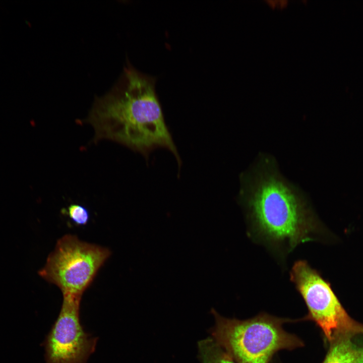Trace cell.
I'll return each instance as SVG.
<instances>
[{"instance_id":"obj_1","label":"cell","mask_w":363,"mask_h":363,"mask_svg":"<svg viewBox=\"0 0 363 363\" xmlns=\"http://www.w3.org/2000/svg\"><path fill=\"white\" fill-rule=\"evenodd\" d=\"M239 178L247 234L279 263L298 245L320 240L324 229L310 202L280 173L274 157L260 154Z\"/></svg>"},{"instance_id":"obj_2","label":"cell","mask_w":363,"mask_h":363,"mask_svg":"<svg viewBox=\"0 0 363 363\" xmlns=\"http://www.w3.org/2000/svg\"><path fill=\"white\" fill-rule=\"evenodd\" d=\"M156 78L128 61L112 88L96 97L86 119L95 131V141L111 140L146 158L159 147L167 148L182 161L165 124L155 90Z\"/></svg>"},{"instance_id":"obj_3","label":"cell","mask_w":363,"mask_h":363,"mask_svg":"<svg viewBox=\"0 0 363 363\" xmlns=\"http://www.w3.org/2000/svg\"><path fill=\"white\" fill-rule=\"evenodd\" d=\"M213 314V339L237 363H269L276 352L302 346L299 339L283 329L286 319L262 314L239 320L215 311Z\"/></svg>"},{"instance_id":"obj_4","label":"cell","mask_w":363,"mask_h":363,"mask_svg":"<svg viewBox=\"0 0 363 363\" xmlns=\"http://www.w3.org/2000/svg\"><path fill=\"white\" fill-rule=\"evenodd\" d=\"M110 254L107 248L67 234L57 240L38 274L57 286L63 295L82 297Z\"/></svg>"},{"instance_id":"obj_5","label":"cell","mask_w":363,"mask_h":363,"mask_svg":"<svg viewBox=\"0 0 363 363\" xmlns=\"http://www.w3.org/2000/svg\"><path fill=\"white\" fill-rule=\"evenodd\" d=\"M289 275L307 307L306 318L317 324L328 342L340 336L363 335V324L348 315L330 284L307 261H295Z\"/></svg>"},{"instance_id":"obj_6","label":"cell","mask_w":363,"mask_h":363,"mask_svg":"<svg viewBox=\"0 0 363 363\" xmlns=\"http://www.w3.org/2000/svg\"><path fill=\"white\" fill-rule=\"evenodd\" d=\"M81 297L63 295L58 316L45 341L46 363H86L97 339L86 333L80 322Z\"/></svg>"},{"instance_id":"obj_7","label":"cell","mask_w":363,"mask_h":363,"mask_svg":"<svg viewBox=\"0 0 363 363\" xmlns=\"http://www.w3.org/2000/svg\"><path fill=\"white\" fill-rule=\"evenodd\" d=\"M351 336H340L330 343V346L322 363H356L361 348Z\"/></svg>"},{"instance_id":"obj_8","label":"cell","mask_w":363,"mask_h":363,"mask_svg":"<svg viewBox=\"0 0 363 363\" xmlns=\"http://www.w3.org/2000/svg\"><path fill=\"white\" fill-rule=\"evenodd\" d=\"M202 363H237L213 339H206L199 343Z\"/></svg>"},{"instance_id":"obj_9","label":"cell","mask_w":363,"mask_h":363,"mask_svg":"<svg viewBox=\"0 0 363 363\" xmlns=\"http://www.w3.org/2000/svg\"><path fill=\"white\" fill-rule=\"evenodd\" d=\"M63 213L68 216L72 221L78 226L85 225L88 222L90 214L84 206L78 204H71L67 209L62 210Z\"/></svg>"},{"instance_id":"obj_10","label":"cell","mask_w":363,"mask_h":363,"mask_svg":"<svg viewBox=\"0 0 363 363\" xmlns=\"http://www.w3.org/2000/svg\"><path fill=\"white\" fill-rule=\"evenodd\" d=\"M356 363H363V348H361Z\"/></svg>"}]
</instances>
